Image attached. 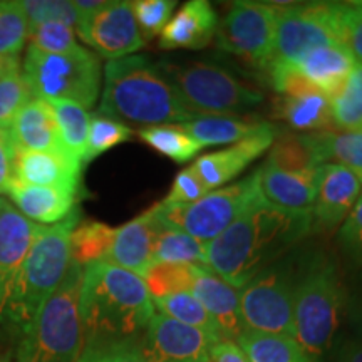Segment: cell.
I'll list each match as a JSON object with an SVG mask.
<instances>
[{
	"instance_id": "cell-45",
	"label": "cell",
	"mask_w": 362,
	"mask_h": 362,
	"mask_svg": "<svg viewBox=\"0 0 362 362\" xmlns=\"http://www.w3.org/2000/svg\"><path fill=\"white\" fill-rule=\"evenodd\" d=\"M339 243L354 264H362V193L339 230Z\"/></svg>"
},
{
	"instance_id": "cell-10",
	"label": "cell",
	"mask_w": 362,
	"mask_h": 362,
	"mask_svg": "<svg viewBox=\"0 0 362 362\" xmlns=\"http://www.w3.org/2000/svg\"><path fill=\"white\" fill-rule=\"evenodd\" d=\"M260 197L259 176L255 171L247 178L206 193L194 203L166 205L160 202L155 206L165 226L181 230L208 243L223 233Z\"/></svg>"
},
{
	"instance_id": "cell-36",
	"label": "cell",
	"mask_w": 362,
	"mask_h": 362,
	"mask_svg": "<svg viewBox=\"0 0 362 362\" xmlns=\"http://www.w3.org/2000/svg\"><path fill=\"white\" fill-rule=\"evenodd\" d=\"M153 304H155V309H158L160 314L170 317V319L178 320L181 324L192 325V327L205 330L208 334H214V336L220 337L214 319H211L205 307L200 304V300L192 292L153 298Z\"/></svg>"
},
{
	"instance_id": "cell-27",
	"label": "cell",
	"mask_w": 362,
	"mask_h": 362,
	"mask_svg": "<svg viewBox=\"0 0 362 362\" xmlns=\"http://www.w3.org/2000/svg\"><path fill=\"white\" fill-rule=\"evenodd\" d=\"M274 116L296 131L322 133L334 128L330 99L319 90L302 96H280Z\"/></svg>"
},
{
	"instance_id": "cell-50",
	"label": "cell",
	"mask_w": 362,
	"mask_h": 362,
	"mask_svg": "<svg viewBox=\"0 0 362 362\" xmlns=\"http://www.w3.org/2000/svg\"><path fill=\"white\" fill-rule=\"evenodd\" d=\"M19 57H2L0 56V79H4L6 76L12 74V72L19 71Z\"/></svg>"
},
{
	"instance_id": "cell-49",
	"label": "cell",
	"mask_w": 362,
	"mask_h": 362,
	"mask_svg": "<svg viewBox=\"0 0 362 362\" xmlns=\"http://www.w3.org/2000/svg\"><path fill=\"white\" fill-rule=\"evenodd\" d=\"M210 362H248V359L235 341H220L211 349Z\"/></svg>"
},
{
	"instance_id": "cell-40",
	"label": "cell",
	"mask_w": 362,
	"mask_h": 362,
	"mask_svg": "<svg viewBox=\"0 0 362 362\" xmlns=\"http://www.w3.org/2000/svg\"><path fill=\"white\" fill-rule=\"evenodd\" d=\"M29 45L45 54H64L79 47L76 42L74 27L62 22H42L33 25L29 33Z\"/></svg>"
},
{
	"instance_id": "cell-5",
	"label": "cell",
	"mask_w": 362,
	"mask_h": 362,
	"mask_svg": "<svg viewBox=\"0 0 362 362\" xmlns=\"http://www.w3.org/2000/svg\"><path fill=\"white\" fill-rule=\"evenodd\" d=\"M84 267L71 262L64 280L21 334L16 362H79L84 332L79 292Z\"/></svg>"
},
{
	"instance_id": "cell-32",
	"label": "cell",
	"mask_w": 362,
	"mask_h": 362,
	"mask_svg": "<svg viewBox=\"0 0 362 362\" xmlns=\"http://www.w3.org/2000/svg\"><path fill=\"white\" fill-rule=\"evenodd\" d=\"M116 237V228L101 221H84L71 235V257L79 265L104 262Z\"/></svg>"
},
{
	"instance_id": "cell-4",
	"label": "cell",
	"mask_w": 362,
	"mask_h": 362,
	"mask_svg": "<svg viewBox=\"0 0 362 362\" xmlns=\"http://www.w3.org/2000/svg\"><path fill=\"white\" fill-rule=\"evenodd\" d=\"M78 225L79 210L76 208L66 220L39 228L17 272L4 310L2 324H8L17 334L29 327L64 280L72 262L71 235Z\"/></svg>"
},
{
	"instance_id": "cell-54",
	"label": "cell",
	"mask_w": 362,
	"mask_h": 362,
	"mask_svg": "<svg viewBox=\"0 0 362 362\" xmlns=\"http://www.w3.org/2000/svg\"><path fill=\"white\" fill-rule=\"evenodd\" d=\"M356 175H357V178H359V181H361V187H362V171H356Z\"/></svg>"
},
{
	"instance_id": "cell-52",
	"label": "cell",
	"mask_w": 362,
	"mask_h": 362,
	"mask_svg": "<svg viewBox=\"0 0 362 362\" xmlns=\"http://www.w3.org/2000/svg\"><path fill=\"white\" fill-rule=\"evenodd\" d=\"M11 361H12V359H11V356H8V354L0 357V362H11Z\"/></svg>"
},
{
	"instance_id": "cell-34",
	"label": "cell",
	"mask_w": 362,
	"mask_h": 362,
	"mask_svg": "<svg viewBox=\"0 0 362 362\" xmlns=\"http://www.w3.org/2000/svg\"><path fill=\"white\" fill-rule=\"evenodd\" d=\"M158 262L206 267V243L181 230L165 226L153 252L151 264H158Z\"/></svg>"
},
{
	"instance_id": "cell-44",
	"label": "cell",
	"mask_w": 362,
	"mask_h": 362,
	"mask_svg": "<svg viewBox=\"0 0 362 362\" xmlns=\"http://www.w3.org/2000/svg\"><path fill=\"white\" fill-rule=\"evenodd\" d=\"M210 193V189L205 187V183L200 180L192 166L181 170L173 181L168 197L163 200L166 205H188V203L198 202L200 198Z\"/></svg>"
},
{
	"instance_id": "cell-18",
	"label": "cell",
	"mask_w": 362,
	"mask_h": 362,
	"mask_svg": "<svg viewBox=\"0 0 362 362\" xmlns=\"http://www.w3.org/2000/svg\"><path fill=\"white\" fill-rule=\"evenodd\" d=\"M275 138H277V131L274 126H270L269 129L235 143L230 148L197 158L192 168L197 171L205 187L214 192L237 178L248 165H252L262 153L272 146Z\"/></svg>"
},
{
	"instance_id": "cell-19",
	"label": "cell",
	"mask_w": 362,
	"mask_h": 362,
	"mask_svg": "<svg viewBox=\"0 0 362 362\" xmlns=\"http://www.w3.org/2000/svg\"><path fill=\"white\" fill-rule=\"evenodd\" d=\"M319 168L310 170H280L277 166L264 163L259 176V188L262 197L270 205L297 214H312L317 187H319Z\"/></svg>"
},
{
	"instance_id": "cell-51",
	"label": "cell",
	"mask_w": 362,
	"mask_h": 362,
	"mask_svg": "<svg viewBox=\"0 0 362 362\" xmlns=\"http://www.w3.org/2000/svg\"><path fill=\"white\" fill-rule=\"evenodd\" d=\"M342 362H362V346L361 344H354L344 354Z\"/></svg>"
},
{
	"instance_id": "cell-29",
	"label": "cell",
	"mask_w": 362,
	"mask_h": 362,
	"mask_svg": "<svg viewBox=\"0 0 362 362\" xmlns=\"http://www.w3.org/2000/svg\"><path fill=\"white\" fill-rule=\"evenodd\" d=\"M248 362H314L291 336L245 330L235 341Z\"/></svg>"
},
{
	"instance_id": "cell-20",
	"label": "cell",
	"mask_w": 362,
	"mask_h": 362,
	"mask_svg": "<svg viewBox=\"0 0 362 362\" xmlns=\"http://www.w3.org/2000/svg\"><path fill=\"white\" fill-rule=\"evenodd\" d=\"M39 228L40 225L27 220L8 203L0 210V325L13 280Z\"/></svg>"
},
{
	"instance_id": "cell-30",
	"label": "cell",
	"mask_w": 362,
	"mask_h": 362,
	"mask_svg": "<svg viewBox=\"0 0 362 362\" xmlns=\"http://www.w3.org/2000/svg\"><path fill=\"white\" fill-rule=\"evenodd\" d=\"M138 136L149 148L176 163L192 161L203 149L202 144L185 133L180 124L148 126L139 129Z\"/></svg>"
},
{
	"instance_id": "cell-55",
	"label": "cell",
	"mask_w": 362,
	"mask_h": 362,
	"mask_svg": "<svg viewBox=\"0 0 362 362\" xmlns=\"http://www.w3.org/2000/svg\"><path fill=\"white\" fill-rule=\"evenodd\" d=\"M352 4H354L356 7H361L362 8V0H359V2H352Z\"/></svg>"
},
{
	"instance_id": "cell-11",
	"label": "cell",
	"mask_w": 362,
	"mask_h": 362,
	"mask_svg": "<svg viewBox=\"0 0 362 362\" xmlns=\"http://www.w3.org/2000/svg\"><path fill=\"white\" fill-rule=\"evenodd\" d=\"M238 292L245 330L293 337L296 287L287 272L279 267H267Z\"/></svg>"
},
{
	"instance_id": "cell-26",
	"label": "cell",
	"mask_w": 362,
	"mask_h": 362,
	"mask_svg": "<svg viewBox=\"0 0 362 362\" xmlns=\"http://www.w3.org/2000/svg\"><path fill=\"white\" fill-rule=\"evenodd\" d=\"M180 126L185 133L205 148L240 143L269 129L272 124L240 116H198Z\"/></svg>"
},
{
	"instance_id": "cell-16",
	"label": "cell",
	"mask_w": 362,
	"mask_h": 362,
	"mask_svg": "<svg viewBox=\"0 0 362 362\" xmlns=\"http://www.w3.org/2000/svg\"><path fill=\"white\" fill-rule=\"evenodd\" d=\"M83 163L74 160L62 149L29 151L17 149L13 161V181L29 187H47L81 192Z\"/></svg>"
},
{
	"instance_id": "cell-8",
	"label": "cell",
	"mask_w": 362,
	"mask_h": 362,
	"mask_svg": "<svg viewBox=\"0 0 362 362\" xmlns=\"http://www.w3.org/2000/svg\"><path fill=\"white\" fill-rule=\"evenodd\" d=\"M342 310V285L329 260L310 264L293 292V339L312 361L329 351Z\"/></svg>"
},
{
	"instance_id": "cell-24",
	"label": "cell",
	"mask_w": 362,
	"mask_h": 362,
	"mask_svg": "<svg viewBox=\"0 0 362 362\" xmlns=\"http://www.w3.org/2000/svg\"><path fill=\"white\" fill-rule=\"evenodd\" d=\"M357 64L356 57L344 44H329L307 52L291 67L309 79L320 93L332 99Z\"/></svg>"
},
{
	"instance_id": "cell-14",
	"label": "cell",
	"mask_w": 362,
	"mask_h": 362,
	"mask_svg": "<svg viewBox=\"0 0 362 362\" xmlns=\"http://www.w3.org/2000/svg\"><path fill=\"white\" fill-rule=\"evenodd\" d=\"M76 35L107 61L134 56L146 42L136 24L131 2L124 0L106 2L93 16L81 19Z\"/></svg>"
},
{
	"instance_id": "cell-41",
	"label": "cell",
	"mask_w": 362,
	"mask_h": 362,
	"mask_svg": "<svg viewBox=\"0 0 362 362\" xmlns=\"http://www.w3.org/2000/svg\"><path fill=\"white\" fill-rule=\"evenodd\" d=\"M33 98L21 69L0 79V129H11L13 119Z\"/></svg>"
},
{
	"instance_id": "cell-25",
	"label": "cell",
	"mask_w": 362,
	"mask_h": 362,
	"mask_svg": "<svg viewBox=\"0 0 362 362\" xmlns=\"http://www.w3.org/2000/svg\"><path fill=\"white\" fill-rule=\"evenodd\" d=\"M11 134L17 149H29V151L62 149L56 115L51 103L44 99L33 98L22 107L11 126Z\"/></svg>"
},
{
	"instance_id": "cell-12",
	"label": "cell",
	"mask_w": 362,
	"mask_h": 362,
	"mask_svg": "<svg viewBox=\"0 0 362 362\" xmlns=\"http://www.w3.org/2000/svg\"><path fill=\"white\" fill-rule=\"evenodd\" d=\"M279 8L270 2H235L218 21L216 45L248 64L265 69L274 47Z\"/></svg>"
},
{
	"instance_id": "cell-47",
	"label": "cell",
	"mask_w": 362,
	"mask_h": 362,
	"mask_svg": "<svg viewBox=\"0 0 362 362\" xmlns=\"http://www.w3.org/2000/svg\"><path fill=\"white\" fill-rule=\"evenodd\" d=\"M342 44L362 64V8L354 4H344L342 11Z\"/></svg>"
},
{
	"instance_id": "cell-42",
	"label": "cell",
	"mask_w": 362,
	"mask_h": 362,
	"mask_svg": "<svg viewBox=\"0 0 362 362\" xmlns=\"http://www.w3.org/2000/svg\"><path fill=\"white\" fill-rule=\"evenodd\" d=\"M176 7L175 0H136L131 2L136 24L141 30L144 40L161 34L168 24Z\"/></svg>"
},
{
	"instance_id": "cell-31",
	"label": "cell",
	"mask_w": 362,
	"mask_h": 362,
	"mask_svg": "<svg viewBox=\"0 0 362 362\" xmlns=\"http://www.w3.org/2000/svg\"><path fill=\"white\" fill-rule=\"evenodd\" d=\"M51 106L57 119L62 149L74 160L83 163L88 146L90 115L88 110L74 103L54 101Z\"/></svg>"
},
{
	"instance_id": "cell-53",
	"label": "cell",
	"mask_w": 362,
	"mask_h": 362,
	"mask_svg": "<svg viewBox=\"0 0 362 362\" xmlns=\"http://www.w3.org/2000/svg\"><path fill=\"white\" fill-rule=\"evenodd\" d=\"M6 203H7V202H6V200H4V198H2V197H0V210H2V208H4V206H6Z\"/></svg>"
},
{
	"instance_id": "cell-17",
	"label": "cell",
	"mask_w": 362,
	"mask_h": 362,
	"mask_svg": "<svg viewBox=\"0 0 362 362\" xmlns=\"http://www.w3.org/2000/svg\"><path fill=\"white\" fill-rule=\"evenodd\" d=\"M165 228L156 206L116 228L112 247L104 262L143 277L151 265L156 240Z\"/></svg>"
},
{
	"instance_id": "cell-13",
	"label": "cell",
	"mask_w": 362,
	"mask_h": 362,
	"mask_svg": "<svg viewBox=\"0 0 362 362\" xmlns=\"http://www.w3.org/2000/svg\"><path fill=\"white\" fill-rule=\"evenodd\" d=\"M218 336L158 314L149 320L136 347L146 362H210Z\"/></svg>"
},
{
	"instance_id": "cell-33",
	"label": "cell",
	"mask_w": 362,
	"mask_h": 362,
	"mask_svg": "<svg viewBox=\"0 0 362 362\" xmlns=\"http://www.w3.org/2000/svg\"><path fill=\"white\" fill-rule=\"evenodd\" d=\"M334 128L339 133H362V64L357 62L339 93L330 99Z\"/></svg>"
},
{
	"instance_id": "cell-1",
	"label": "cell",
	"mask_w": 362,
	"mask_h": 362,
	"mask_svg": "<svg viewBox=\"0 0 362 362\" xmlns=\"http://www.w3.org/2000/svg\"><path fill=\"white\" fill-rule=\"evenodd\" d=\"M310 230V214L282 210L260 197L206 243V269L240 291Z\"/></svg>"
},
{
	"instance_id": "cell-21",
	"label": "cell",
	"mask_w": 362,
	"mask_h": 362,
	"mask_svg": "<svg viewBox=\"0 0 362 362\" xmlns=\"http://www.w3.org/2000/svg\"><path fill=\"white\" fill-rule=\"evenodd\" d=\"M192 293L214 319L223 341H237L240 334L245 332L242 312H240L238 288L226 284L206 267H202L198 270Z\"/></svg>"
},
{
	"instance_id": "cell-22",
	"label": "cell",
	"mask_w": 362,
	"mask_h": 362,
	"mask_svg": "<svg viewBox=\"0 0 362 362\" xmlns=\"http://www.w3.org/2000/svg\"><path fill=\"white\" fill-rule=\"evenodd\" d=\"M218 29V13L208 0H189L171 17L160 34V47L198 51L206 47Z\"/></svg>"
},
{
	"instance_id": "cell-28",
	"label": "cell",
	"mask_w": 362,
	"mask_h": 362,
	"mask_svg": "<svg viewBox=\"0 0 362 362\" xmlns=\"http://www.w3.org/2000/svg\"><path fill=\"white\" fill-rule=\"evenodd\" d=\"M317 165L339 163L354 171H362V133H322L304 134Z\"/></svg>"
},
{
	"instance_id": "cell-39",
	"label": "cell",
	"mask_w": 362,
	"mask_h": 362,
	"mask_svg": "<svg viewBox=\"0 0 362 362\" xmlns=\"http://www.w3.org/2000/svg\"><path fill=\"white\" fill-rule=\"evenodd\" d=\"M267 163L277 166L280 170L291 171L310 170L320 166L312 156L304 134H282L280 138H275Z\"/></svg>"
},
{
	"instance_id": "cell-38",
	"label": "cell",
	"mask_w": 362,
	"mask_h": 362,
	"mask_svg": "<svg viewBox=\"0 0 362 362\" xmlns=\"http://www.w3.org/2000/svg\"><path fill=\"white\" fill-rule=\"evenodd\" d=\"M133 136V131L128 124L119 123V121L112 119L96 112L90 116L89 123V134H88V146L83 158V165L93 161L94 158L103 155L107 149L117 146V144L126 143Z\"/></svg>"
},
{
	"instance_id": "cell-9",
	"label": "cell",
	"mask_w": 362,
	"mask_h": 362,
	"mask_svg": "<svg viewBox=\"0 0 362 362\" xmlns=\"http://www.w3.org/2000/svg\"><path fill=\"white\" fill-rule=\"evenodd\" d=\"M275 7V6H274ZM274 47L265 72L297 64L307 52L329 44H342L344 4L312 2L277 7Z\"/></svg>"
},
{
	"instance_id": "cell-37",
	"label": "cell",
	"mask_w": 362,
	"mask_h": 362,
	"mask_svg": "<svg viewBox=\"0 0 362 362\" xmlns=\"http://www.w3.org/2000/svg\"><path fill=\"white\" fill-rule=\"evenodd\" d=\"M29 33V21L21 0H0V56L19 57Z\"/></svg>"
},
{
	"instance_id": "cell-46",
	"label": "cell",
	"mask_w": 362,
	"mask_h": 362,
	"mask_svg": "<svg viewBox=\"0 0 362 362\" xmlns=\"http://www.w3.org/2000/svg\"><path fill=\"white\" fill-rule=\"evenodd\" d=\"M79 362H146L136 344L88 347L83 351Z\"/></svg>"
},
{
	"instance_id": "cell-35",
	"label": "cell",
	"mask_w": 362,
	"mask_h": 362,
	"mask_svg": "<svg viewBox=\"0 0 362 362\" xmlns=\"http://www.w3.org/2000/svg\"><path fill=\"white\" fill-rule=\"evenodd\" d=\"M200 269L202 267L198 265L158 262L148 267L141 279L146 284L151 298L168 297L175 293L192 292Z\"/></svg>"
},
{
	"instance_id": "cell-6",
	"label": "cell",
	"mask_w": 362,
	"mask_h": 362,
	"mask_svg": "<svg viewBox=\"0 0 362 362\" xmlns=\"http://www.w3.org/2000/svg\"><path fill=\"white\" fill-rule=\"evenodd\" d=\"M176 96L192 117L238 116L259 106L260 90L248 88L225 67L206 61L160 62Z\"/></svg>"
},
{
	"instance_id": "cell-7",
	"label": "cell",
	"mask_w": 362,
	"mask_h": 362,
	"mask_svg": "<svg viewBox=\"0 0 362 362\" xmlns=\"http://www.w3.org/2000/svg\"><path fill=\"white\" fill-rule=\"evenodd\" d=\"M22 74L34 98L67 101L89 110L101 93V61L86 47L64 54H45L27 47Z\"/></svg>"
},
{
	"instance_id": "cell-2",
	"label": "cell",
	"mask_w": 362,
	"mask_h": 362,
	"mask_svg": "<svg viewBox=\"0 0 362 362\" xmlns=\"http://www.w3.org/2000/svg\"><path fill=\"white\" fill-rule=\"evenodd\" d=\"M155 310L146 284L139 275L107 262L84 267L79 292L84 349L136 344Z\"/></svg>"
},
{
	"instance_id": "cell-43",
	"label": "cell",
	"mask_w": 362,
	"mask_h": 362,
	"mask_svg": "<svg viewBox=\"0 0 362 362\" xmlns=\"http://www.w3.org/2000/svg\"><path fill=\"white\" fill-rule=\"evenodd\" d=\"M29 27L42 22H62L71 27L78 25V13L74 4L67 0H21Z\"/></svg>"
},
{
	"instance_id": "cell-15",
	"label": "cell",
	"mask_w": 362,
	"mask_h": 362,
	"mask_svg": "<svg viewBox=\"0 0 362 362\" xmlns=\"http://www.w3.org/2000/svg\"><path fill=\"white\" fill-rule=\"evenodd\" d=\"M362 193L356 171L339 163H324L319 168V187L312 206V226L332 230L342 223Z\"/></svg>"
},
{
	"instance_id": "cell-23",
	"label": "cell",
	"mask_w": 362,
	"mask_h": 362,
	"mask_svg": "<svg viewBox=\"0 0 362 362\" xmlns=\"http://www.w3.org/2000/svg\"><path fill=\"white\" fill-rule=\"evenodd\" d=\"M7 194L22 216L40 226H49L66 220L76 210L79 193L59 188L29 187L13 181Z\"/></svg>"
},
{
	"instance_id": "cell-3",
	"label": "cell",
	"mask_w": 362,
	"mask_h": 362,
	"mask_svg": "<svg viewBox=\"0 0 362 362\" xmlns=\"http://www.w3.org/2000/svg\"><path fill=\"white\" fill-rule=\"evenodd\" d=\"M103 76L99 112L104 116L143 128L192 119L160 62L148 56L107 61Z\"/></svg>"
},
{
	"instance_id": "cell-48",
	"label": "cell",
	"mask_w": 362,
	"mask_h": 362,
	"mask_svg": "<svg viewBox=\"0 0 362 362\" xmlns=\"http://www.w3.org/2000/svg\"><path fill=\"white\" fill-rule=\"evenodd\" d=\"M17 146L11 129H0V194H7L13 183V161Z\"/></svg>"
}]
</instances>
